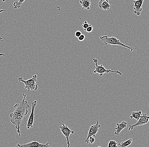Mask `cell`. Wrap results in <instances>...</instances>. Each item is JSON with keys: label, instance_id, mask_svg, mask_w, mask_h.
<instances>
[{"label": "cell", "instance_id": "6da1fadb", "mask_svg": "<svg viewBox=\"0 0 149 147\" xmlns=\"http://www.w3.org/2000/svg\"><path fill=\"white\" fill-rule=\"evenodd\" d=\"M26 94H23V99L21 103L16 104L14 106L15 110L13 113L10 114V121L13 124H15L19 136H20V126L22 120H25V116L27 115L28 109L30 106L28 101H26Z\"/></svg>", "mask_w": 149, "mask_h": 147}, {"label": "cell", "instance_id": "7a4b0ae2", "mask_svg": "<svg viewBox=\"0 0 149 147\" xmlns=\"http://www.w3.org/2000/svg\"><path fill=\"white\" fill-rule=\"evenodd\" d=\"M100 39L106 45H110L120 46L128 49H130L131 52L133 51L134 49V48L125 45L124 44L122 43L119 39H117L116 37H109L107 35H104V36H100Z\"/></svg>", "mask_w": 149, "mask_h": 147}, {"label": "cell", "instance_id": "3957f363", "mask_svg": "<svg viewBox=\"0 0 149 147\" xmlns=\"http://www.w3.org/2000/svg\"><path fill=\"white\" fill-rule=\"evenodd\" d=\"M37 75H35L33 76L32 78L28 80H24L21 77H19L18 80L19 82H22L24 83L25 85V89L29 91L32 90L36 91L38 89V86L36 83L37 81Z\"/></svg>", "mask_w": 149, "mask_h": 147}, {"label": "cell", "instance_id": "277c9868", "mask_svg": "<svg viewBox=\"0 0 149 147\" xmlns=\"http://www.w3.org/2000/svg\"><path fill=\"white\" fill-rule=\"evenodd\" d=\"M93 61L95 63V66H94V68H95V70H94V73H98L99 74L100 77L102 76L103 74L105 73H108L112 72L118 74L120 75H122V73L120 72L119 71H113L111 69H105V67L101 64L100 65H98V60L97 59H93Z\"/></svg>", "mask_w": 149, "mask_h": 147}, {"label": "cell", "instance_id": "5b68a950", "mask_svg": "<svg viewBox=\"0 0 149 147\" xmlns=\"http://www.w3.org/2000/svg\"><path fill=\"white\" fill-rule=\"evenodd\" d=\"M137 122L134 124H130L129 126V128L128 129V132H127V136H128V133L130 130H133L134 128L137 126H139V125H142L143 124H147L149 122V116L147 115V114H143V115L140 117L139 120H138Z\"/></svg>", "mask_w": 149, "mask_h": 147}, {"label": "cell", "instance_id": "8992f818", "mask_svg": "<svg viewBox=\"0 0 149 147\" xmlns=\"http://www.w3.org/2000/svg\"><path fill=\"white\" fill-rule=\"evenodd\" d=\"M101 127V125L99 123L98 121H97V123L95 124L91 125L90 126V129L88 130V134H87V136L85 139V142L86 143H88V139L89 137L91 136H94L96 137V135L99 132L100 128Z\"/></svg>", "mask_w": 149, "mask_h": 147}, {"label": "cell", "instance_id": "52a82bcc", "mask_svg": "<svg viewBox=\"0 0 149 147\" xmlns=\"http://www.w3.org/2000/svg\"><path fill=\"white\" fill-rule=\"evenodd\" d=\"M59 128L61 131V133L63 134L67 140L68 147H70L69 137L70 134H74V131H72L68 128V125L62 123V124L59 126Z\"/></svg>", "mask_w": 149, "mask_h": 147}, {"label": "cell", "instance_id": "ba28073f", "mask_svg": "<svg viewBox=\"0 0 149 147\" xmlns=\"http://www.w3.org/2000/svg\"><path fill=\"white\" fill-rule=\"evenodd\" d=\"M37 105V101H35L31 103V111L28 119L27 129H29L33 127L34 122V110Z\"/></svg>", "mask_w": 149, "mask_h": 147}, {"label": "cell", "instance_id": "9c48e42d", "mask_svg": "<svg viewBox=\"0 0 149 147\" xmlns=\"http://www.w3.org/2000/svg\"><path fill=\"white\" fill-rule=\"evenodd\" d=\"M16 147H51L50 146L49 143L46 144H42L39 143V142L36 141H31L26 144H17V146Z\"/></svg>", "mask_w": 149, "mask_h": 147}, {"label": "cell", "instance_id": "30bf717a", "mask_svg": "<svg viewBox=\"0 0 149 147\" xmlns=\"http://www.w3.org/2000/svg\"><path fill=\"white\" fill-rule=\"evenodd\" d=\"M144 0H136L133 1L134 4V13L137 15L139 16L142 12V6Z\"/></svg>", "mask_w": 149, "mask_h": 147}, {"label": "cell", "instance_id": "8fae6325", "mask_svg": "<svg viewBox=\"0 0 149 147\" xmlns=\"http://www.w3.org/2000/svg\"><path fill=\"white\" fill-rule=\"evenodd\" d=\"M117 127L115 128L116 131L114 132V134L116 135H120V133L124 129H125L127 126V122L125 121H123L120 123H116Z\"/></svg>", "mask_w": 149, "mask_h": 147}, {"label": "cell", "instance_id": "7c38bea8", "mask_svg": "<svg viewBox=\"0 0 149 147\" xmlns=\"http://www.w3.org/2000/svg\"><path fill=\"white\" fill-rule=\"evenodd\" d=\"M111 6L109 4L108 0H100L99 2V7L102 10H109Z\"/></svg>", "mask_w": 149, "mask_h": 147}, {"label": "cell", "instance_id": "4fadbf2b", "mask_svg": "<svg viewBox=\"0 0 149 147\" xmlns=\"http://www.w3.org/2000/svg\"><path fill=\"white\" fill-rule=\"evenodd\" d=\"M79 3L82 6V9H90V5H91L90 0H81L79 1Z\"/></svg>", "mask_w": 149, "mask_h": 147}, {"label": "cell", "instance_id": "5bb4252c", "mask_svg": "<svg viewBox=\"0 0 149 147\" xmlns=\"http://www.w3.org/2000/svg\"><path fill=\"white\" fill-rule=\"evenodd\" d=\"M143 114H143L141 110L137 111V112L133 111V112H131V115L130 116V119L134 118L138 120L140 117L143 116Z\"/></svg>", "mask_w": 149, "mask_h": 147}, {"label": "cell", "instance_id": "9a60e30c", "mask_svg": "<svg viewBox=\"0 0 149 147\" xmlns=\"http://www.w3.org/2000/svg\"><path fill=\"white\" fill-rule=\"evenodd\" d=\"M132 142V139H128L125 142H122V143H119L117 145L116 147H127L130 146Z\"/></svg>", "mask_w": 149, "mask_h": 147}, {"label": "cell", "instance_id": "2e32d148", "mask_svg": "<svg viewBox=\"0 0 149 147\" xmlns=\"http://www.w3.org/2000/svg\"><path fill=\"white\" fill-rule=\"evenodd\" d=\"M25 1V0H19L18 1L14 2L13 4L14 9H17L20 8Z\"/></svg>", "mask_w": 149, "mask_h": 147}, {"label": "cell", "instance_id": "e0dca14e", "mask_svg": "<svg viewBox=\"0 0 149 147\" xmlns=\"http://www.w3.org/2000/svg\"><path fill=\"white\" fill-rule=\"evenodd\" d=\"M117 143L114 140H110L108 143V147H116L117 146Z\"/></svg>", "mask_w": 149, "mask_h": 147}, {"label": "cell", "instance_id": "ac0fdd59", "mask_svg": "<svg viewBox=\"0 0 149 147\" xmlns=\"http://www.w3.org/2000/svg\"><path fill=\"white\" fill-rule=\"evenodd\" d=\"M89 25H90V24L88 23L87 21H85L84 22L82 25V27L84 28V30H85L89 27Z\"/></svg>", "mask_w": 149, "mask_h": 147}, {"label": "cell", "instance_id": "d6986e66", "mask_svg": "<svg viewBox=\"0 0 149 147\" xmlns=\"http://www.w3.org/2000/svg\"><path fill=\"white\" fill-rule=\"evenodd\" d=\"M93 26L91 25V24H90L89 27H88L86 29V30H85L84 31L86 32H87L90 33L92 32L93 31Z\"/></svg>", "mask_w": 149, "mask_h": 147}, {"label": "cell", "instance_id": "ffe728a7", "mask_svg": "<svg viewBox=\"0 0 149 147\" xmlns=\"http://www.w3.org/2000/svg\"><path fill=\"white\" fill-rule=\"evenodd\" d=\"M95 137H94V136H91V137H89V139H88V143H91L92 145H93V143H95Z\"/></svg>", "mask_w": 149, "mask_h": 147}, {"label": "cell", "instance_id": "44dd1931", "mask_svg": "<svg viewBox=\"0 0 149 147\" xmlns=\"http://www.w3.org/2000/svg\"><path fill=\"white\" fill-rule=\"evenodd\" d=\"M78 40H79L80 41H83L84 40H85V36L83 34H82L81 36H79V37H78Z\"/></svg>", "mask_w": 149, "mask_h": 147}, {"label": "cell", "instance_id": "7402d4cb", "mask_svg": "<svg viewBox=\"0 0 149 147\" xmlns=\"http://www.w3.org/2000/svg\"><path fill=\"white\" fill-rule=\"evenodd\" d=\"M82 34V32L81 31H77L75 32V33H74V35H75V37L78 38Z\"/></svg>", "mask_w": 149, "mask_h": 147}, {"label": "cell", "instance_id": "603a6c76", "mask_svg": "<svg viewBox=\"0 0 149 147\" xmlns=\"http://www.w3.org/2000/svg\"><path fill=\"white\" fill-rule=\"evenodd\" d=\"M5 10L4 9H2V10H0V13H2V12H4Z\"/></svg>", "mask_w": 149, "mask_h": 147}, {"label": "cell", "instance_id": "cb8c5ba5", "mask_svg": "<svg viewBox=\"0 0 149 147\" xmlns=\"http://www.w3.org/2000/svg\"><path fill=\"white\" fill-rule=\"evenodd\" d=\"M3 41V38L2 37H0V41Z\"/></svg>", "mask_w": 149, "mask_h": 147}, {"label": "cell", "instance_id": "d4e9b609", "mask_svg": "<svg viewBox=\"0 0 149 147\" xmlns=\"http://www.w3.org/2000/svg\"><path fill=\"white\" fill-rule=\"evenodd\" d=\"M5 55L4 54H2V53H0V57H1V56H4Z\"/></svg>", "mask_w": 149, "mask_h": 147}, {"label": "cell", "instance_id": "484cf974", "mask_svg": "<svg viewBox=\"0 0 149 147\" xmlns=\"http://www.w3.org/2000/svg\"><path fill=\"white\" fill-rule=\"evenodd\" d=\"M5 1V0H2L3 2H4Z\"/></svg>", "mask_w": 149, "mask_h": 147}, {"label": "cell", "instance_id": "4316f807", "mask_svg": "<svg viewBox=\"0 0 149 147\" xmlns=\"http://www.w3.org/2000/svg\"><path fill=\"white\" fill-rule=\"evenodd\" d=\"M101 147V146H98V147Z\"/></svg>", "mask_w": 149, "mask_h": 147}]
</instances>
